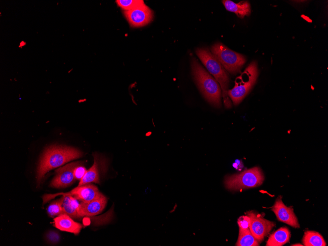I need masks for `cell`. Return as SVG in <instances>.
I'll use <instances>...</instances> for the list:
<instances>
[{
    "label": "cell",
    "instance_id": "1",
    "mask_svg": "<svg viewBox=\"0 0 328 246\" xmlns=\"http://www.w3.org/2000/svg\"><path fill=\"white\" fill-rule=\"evenodd\" d=\"M82 155L80 150L70 146L53 145L47 148L43 153L37 167L38 185L48 171Z\"/></svg>",
    "mask_w": 328,
    "mask_h": 246
},
{
    "label": "cell",
    "instance_id": "2",
    "mask_svg": "<svg viewBox=\"0 0 328 246\" xmlns=\"http://www.w3.org/2000/svg\"><path fill=\"white\" fill-rule=\"evenodd\" d=\"M191 72L194 80L205 99L213 106H221V87L217 81L193 58Z\"/></svg>",
    "mask_w": 328,
    "mask_h": 246
},
{
    "label": "cell",
    "instance_id": "3",
    "mask_svg": "<svg viewBox=\"0 0 328 246\" xmlns=\"http://www.w3.org/2000/svg\"><path fill=\"white\" fill-rule=\"evenodd\" d=\"M195 52L203 64L219 83L222 90L224 106L226 108H230L231 103L227 95L229 78L226 70L208 49L198 48Z\"/></svg>",
    "mask_w": 328,
    "mask_h": 246
},
{
    "label": "cell",
    "instance_id": "4",
    "mask_svg": "<svg viewBox=\"0 0 328 246\" xmlns=\"http://www.w3.org/2000/svg\"><path fill=\"white\" fill-rule=\"evenodd\" d=\"M258 70L256 61H252L238 77L235 85L227 90V95L234 105L239 104L247 95L256 82Z\"/></svg>",
    "mask_w": 328,
    "mask_h": 246
},
{
    "label": "cell",
    "instance_id": "5",
    "mask_svg": "<svg viewBox=\"0 0 328 246\" xmlns=\"http://www.w3.org/2000/svg\"><path fill=\"white\" fill-rule=\"evenodd\" d=\"M211 52L223 68L232 74L240 72L246 61L244 55L233 51L220 42L212 45Z\"/></svg>",
    "mask_w": 328,
    "mask_h": 246
},
{
    "label": "cell",
    "instance_id": "6",
    "mask_svg": "<svg viewBox=\"0 0 328 246\" xmlns=\"http://www.w3.org/2000/svg\"><path fill=\"white\" fill-rule=\"evenodd\" d=\"M264 176L261 169L254 167L245 170L241 173L226 177L224 184L231 190H239L260 186Z\"/></svg>",
    "mask_w": 328,
    "mask_h": 246
},
{
    "label": "cell",
    "instance_id": "7",
    "mask_svg": "<svg viewBox=\"0 0 328 246\" xmlns=\"http://www.w3.org/2000/svg\"><path fill=\"white\" fill-rule=\"evenodd\" d=\"M60 195H72L81 202L90 201L103 195L96 186L89 183L78 186L69 192L45 194L43 197V204Z\"/></svg>",
    "mask_w": 328,
    "mask_h": 246
},
{
    "label": "cell",
    "instance_id": "8",
    "mask_svg": "<svg viewBox=\"0 0 328 246\" xmlns=\"http://www.w3.org/2000/svg\"><path fill=\"white\" fill-rule=\"evenodd\" d=\"M246 215L250 219L249 226L250 232L259 242H261L275 226V223L252 211L247 212Z\"/></svg>",
    "mask_w": 328,
    "mask_h": 246
},
{
    "label": "cell",
    "instance_id": "9",
    "mask_svg": "<svg viewBox=\"0 0 328 246\" xmlns=\"http://www.w3.org/2000/svg\"><path fill=\"white\" fill-rule=\"evenodd\" d=\"M83 164V162H72L55 170L56 175L50 185L55 188H65L72 185L75 181L74 170L77 166Z\"/></svg>",
    "mask_w": 328,
    "mask_h": 246
},
{
    "label": "cell",
    "instance_id": "10",
    "mask_svg": "<svg viewBox=\"0 0 328 246\" xmlns=\"http://www.w3.org/2000/svg\"><path fill=\"white\" fill-rule=\"evenodd\" d=\"M124 14L131 26L141 27L150 23L153 18V11L145 3L129 11Z\"/></svg>",
    "mask_w": 328,
    "mask_h": 246
},
{
    "label": "cell",
    "instance_id": "11",
    "mask_svg": "<svg viewBox=\"0 0 328 246\" xmlns=\"http://www.w3.org/2000/svg\"><path fill=\"white\" fill-rule=\"evenodd\" d=\"M94 163L92 166L87 170L83 178L80 181L78 186L91 183H100L101 174L107 170V161L105 158L98 154H94Z\"/></svg>",
    "mask_w": 328,
    "mask_h": 246
},
{
    "label": "cell",
    "instance_id": "12",
    "mask_svg": "<svg viewBox=\"0 0 328 246\" xmlns=\"http://www.w3.org/2000/svg\"><path fill=\"white\" fill-rule=\"evenodd\" d=\"M277 219L294 228H299L300 224L293 208L287 207L280 198H277L272 208Z\"/></svg>",
    "mask_w": 328,
    "mask_h": 246
},
{
    "label": "cell",
    "instance_id": "13",
    "mask_svg": "<svg viewBox=\"0 0 328 246\" xmlns=\"http://www.w3.org/2000/svg\"><path fill=\"white\" fill-rule=\"evenodd\" d=\"M107 202V198L104 195L90 201L81 202L77 209L79 218L100 214L104 209Z\"/></svg>",
    "mask_w": 328,
    "mask_h": 246
},
{
    "label": "cell",
    "instance_id": "14",
    "mask_svg": "<svg viewBox=\"0 0 328 246\" xmlns=\"http://www.w3.org/2000/svg\"><path fill=\"white\" fill-rule=\"evenodd\" d=\"M54 226L58 229L78 234L82 228V225L74 221L71 217L66 214H62L55 218Z\"/></svg>",
    "mask_w": 328,
    "mask_h": 246
},
{
    "label": "cell",
    "instance_id": "15",
    "mask_svg": "<svg viewBox=\"0 0 328 246\" xmlns=\"http://www.w3.org/2000/svg\"><path fill=\"white\" fill-rule=\"evenodd\" d=\"M222 2L227 10L235 13L239 18H244L250 15L251 6L248 1L235 3L230 0H223Z\"/></svg>",
    "mask_w": 328,
    "mask_h": 246
},
{
    "label": "cell",
    "instance_id": "16",
    "mask_svg": "<svg viewBox=\"0 0 328 246\" xmlns=\"http://www.w3.org/2000/svg\"><path fill=\"white\" fill-rule=\"evenodd\" d=\"M291 234L286 227L279 228L272 234L266 244V246H281L289 242Z\"/></svg>",
    "mask_w": 328,
    "mask_h": 246
},
{
    "label": "cell",
    "instance_id": "17",
    "mask_svg": "<svg viewBox=\"0 0 328 246\" xmlns=\"http://www.w3.org/2000/svg\"><path fill=\"white\" fill-rule=\"evenodd\" d=\"M62 207L63 214H66L74 219L79 218L77 209L80 203L76 198L72 195H63Z\"/></svg>",
    "mask_w": 328,
    "mask_h": 246
},
{
    "label": "cell",
    "instance_id": "18",
    "mask_svg": "<svg viewBox=\"0 0 328 246\" xmlns=\"http://www.w3.org/2000/svg\"><path fill=\"white\" fill-rule=\"evenodd\" d=\"M302 241L305 246H326L327 245L323 236L314 231H305Z\"/></svg>",
    "mask_w": 328,
    "mask_h": 246
},
{
    "label": "cell",
    "instance_id": "19",
    "mask_svg": "<svg viewBox=\"0 0 328 246\" xmlns=\"http://www.w3.org/2000/svg\"><path fill=\"white\" fill-rule=\"evenodd\" d=\"M237 246H259V242L252 235L249 229L239 228Z\"/></svg>",
    "mask_w": 328,
    "mask_h": 246
},
{
    "label": "cell",
    "instance_id": "20",
    "mask_svg": "<svg viewBox=\"0 0 328 246\" xmlns=\"http://www.w3.org/2000/svg\"><path fill=\"white\" fill-rule=\"evenodd\" d=\"M63 200V197H62L58 200L53 201L49 205L47 208V212L50 217H54L63 214L62 207Z\"/></svg>",
    "mask_w": 328,
    "mask_h": 246
},
{
    "label": "cell",
    "instance_id": "21",
    "mask_svg": "<svg viewBox=\"0 0 328 246\" xmlns=\"http://www.w3.org/2000/svg\"><path fill=\"white\" fill-rule=\"evenodd\" d=\"M116 2L125 11L135 9L144 3L142 0H117Z\"/></svg>",
    "mask_w": 328,
    "mask_h": 246
},
{
    "label": "cell",
    "instance_id": "22",
    "mask_svg": "<svg viewBox=\"0 0 328 246\" xmlns=\"http://www.w3.org/2000/svg\"><path fill=\"white\" fill-rule=\"evenodd\" d=\"M87 170L82 164L76 167L74 170V175L76 180H81L85 175Z\"/></svg>",
    "mask_w": 328,
    "mask_h": 246
},
{
    "label": "cell",
    "instance_id": "23",
    "mask_svg": "<svg viewBox=\"0 0 328 246\" xmlns=\"http://www.w3.org/2000/svg\"><path fill=\"white\" fill-rule=\"evenodd\" d=\"M237 222L240 228L249 229L250 219L247 215L243 216L239 218Z\"/></svg>",
    "mask_w": 328,
    "mask_h": 246
},
{
    "label": "cell",
    "instance_id": "24",
    "mask_svg": "<svg viewBox=\"0 0 328 246\" xmlns=\"http://www.w3.org/2000/svg\"><path fill=\"white\" fill-rule=\"evenodd\" d=\"M47 238L51 243L55 244L59 241V236L57 233L54 231H50L47 234Z\"/></svg>",
    "mask_w": 328,
    "mask_h": 246
},
{
    "label": "cell",
    "instance_id": "25",
    "mask_svg": "<svg viewBox=\"0 0 328 246\" xmlns=\"http://www.w3.org/2000/svg\"><path fill=\"white\" fill-rule=\"evenodd\" d=\"M27 45V42L24 40H21L19 44L18 47L20 49H22Z\"/></svg>",
    "mask_w": 328,
    "mask_h": 246
},
{
    "label": "cell",
    "instance_id": "26",
    "mask_svg": "<svg viewBox=\"0 0 328 246\" xmlns=\"http://www.w3.org/2000/svg\"><path fill=\"white\" fill-rule=\"evenodd\" d=\"M291 246H303V245H302L300 244H294V245H292Z\"/></svg>",
    "mask_w": 328,
    "mask_h": 246
}]
</instances>
